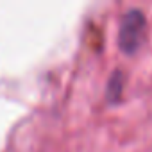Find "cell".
I'll list each match as a JSON object with an SVG mask.
<instances>
[{
	"instance_id": "cell-1",
	"label": "cell",
	"mask_w": 152,
	"mask_h": 152,
	"mask_svg": "<svg viewBox=\"0 0 152 152\" xmlns=\"http://www.w3.org/2000/svg\"><path fill=\"white\" fill-rule=\"evenodd\" d=\"M143 25H145V18L140 11L127 13L120 31V45L125 52H134L138 48L143 34Z\"/></svg>"
}]
</instances>
